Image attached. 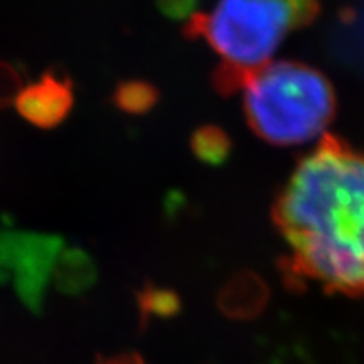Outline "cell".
<instances>
[{
	"instance_id": "obj_1",
	"label": "cell",
	"mask_w": 364,
	"mask_h": 364,
	"mask_svg": "<svg viewBox=\"0 0 364 364\" xmlns=\"http://www.w3.org/2000/svg\"><path fill=\"white\" fill-rule=\"evenodd\" d=\"M290 273L331 294L364 295V157L326 136L273 208Z\"/></svg>"
},
{
	"instance_id": "obj_2",
	"label": "cell",
	"mask_w": 364,
	"mask_h": 364,
	"mask_svg": "<svg viewBox=\"0 0 364 364\" xmlns=\"http://www.w3.org/2000/svg\"><path fill=\"white\" fill-rule=\"evenodd\" d=\"M317 0H218L211 14L189 19V38H204L220 54L218 90L236 91L265 66L287 36L316 19Z\"/></svg>"
},
{
	"instance_id": "obj_8",
	"label": "cell",
	"mask_w": 364,
	"mask_h": 364,
	"mask_svg": "<svg viewBox=\"0 0 364 364\" xmlns=\"http://www.w3.org/2000/svg\"><path fill=\"white\" fill-rule=\"evenodd\" d=\"M198 0H157L159 9L171 19H191Z\"/></svg>"
},
{
	"instance_id": "obj_7",
	"label": "cell",
	"mask_w": 364,
	"mask_h": 364,
	"mask_svg": "<svg viewBox=\"0 0 364 364\" xmlns=\"http://www.w3.org/2000/svg\"><path fill=\"white\" fill-rule=\"evenodd\" d=\"M159 93L152 85L142 80L124 81L113 93V103L130 115H144L157 103Z\"/></svg>"
},
{
	"instance_id": "obj_10",
	"label": "cell",
	"mask_w": 364,
	"mask_h": 364,
	"mask_svg": "<svg viewBox=\"0 0 364 364\" xmlns=\"http://www.w3.org/2000/svg\"><path fill=\"white\" fill-rule=\"evenodd\" d=\"M97 364H145V363L139 354L124 353V354H117V356L98 359Z\"/></svg>"
},
{
	"instance_id": "obj_5",
	"label": "cell",
	"mask_w": 364,
	"mask_h": 364,
	"mask_svg": "<svg viewBox=\"0 0 364 364\" xmlns=\"http://www.w3.org/2000/svg\"><path fill=\"white\" fill-rule=\"evenodd\" d=\"M268 289L265 282L253 273H241L223 290L220 304L228 316L235 318H253L265 309Z\"/></svg>"
},
{
	"instance_id": "obj_6",
	"label": "cell",
	"mask_w": 364,
	"mask_h": 364,
	"mask_svg": "<svg viewBox=\"0 0 364 364\" xmlns=\"http://www.w3.org/2000/svg\"><path fill=\"white\" fill-rule=\"evenodd\" d=\"M191 150L198 161L209 166H221L231 154V139L216 125H203L191 136Z\"/></svg>"
},
{
	"instance_id": "obj_3",
	"label": "cell",
	"mask_w": 364,
	"mask_h": 364,
	"mask_svg": "<svg viewBox=\"0 0 364 364\" xmlns=\"http://www.w3.org/2000/svg\"><path fill=\"white\" fill-rule=\"evenodd\" d=\"M245 115L268 144H306L336 115L334 90L321 71L294 61L267 63L243 83Z\"/></svg>"
},
{
	"instance_id": "obj_9",
	"label": "cell",
	"mask_w": 364,
	"mask_h": 364,
	"mask_svg": "<svg viewBox=\"0 0 364 364\" xmlns=\"http://www.w3.org/2000/svg\"><path fill=\"white\" fill-rule=\"evenodd\" d=\"M16 81H17V76H16V73L11 70V68L0 66V93H2L4 102H6V100L9 102V100L12 98V95H14V98L19 95L21 90L14 88Z\"/></svg>"
},
{
	"instance_id": "obj_4",
	"label": "cell",
	"mask_w": 364,
	"mask_h": 364,
	"mask_svg": "<svg viewBox=\"0 0 364 364\" xmlns=\"http://www.w3.org/2000/svg\"><path fill=\"white\" fill-rule=\"evenodd\" d=\"M73 102L71 81L58 73H46L38 81L21 88L14 105L29 124L39 129H54L70 115Z\"/></svg>"
}]
</instances>
